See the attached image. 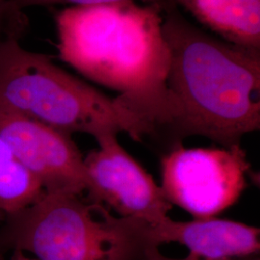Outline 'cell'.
<instances>
[{"mask_svg": "<svg viewBox=\"0 0 260 260\" xmlns=\"http://www.w3.org/2000/svg\"><path fill=\"white\" fill-rule=\"evenodd\" d=\"M57 50L67 65L119 92L121 103L151 134L170 131L175 107L167 87L170 50L162 0L70 6L54 17Z\"/></svg>", "mask_w": 260, "mask_h": 260, "instance_id": "1", "label": "cell"}, {"mask_svg": "<svg viewBox=\"0 0 260 260\" xmlns=\"http://www.w3.org/2000/svg\"><path fill=\"white\" fill-rule=\"evenodd\" d=\"M170 50L167 87L175 107L171 130L230 148L260 128V52L198 27L173 0H162Z\"/></svg>", "mask_w": 260, "mask_h": 260, "instance_id": "2", "label": "cell"}, {"mask_svg": "<svg viewBox=\"0 0 260 260\" xmlns=\"http://www.w3.org/2000/svg\"><path fill=\"white\" fill-rule=\"evenodd\" d=\"M0 102L70 135L85 133L98 140L122 132L136 141L151 135L118 96L102 93L49 56L28 50L17 38L0 44Z\"/></svg>", "mask_w": 260, "mask_h": 260, "instance_id": "3", "label": "cell"}, {"mask_svg": "<svg viewBox=\"0 0 260 260\" xmlns=\"http://www.w3.org/2000/svg\"><path fill=\"white\" fill-rule=\"evenodd\" d=\"M0 230V251L38 260H142L152 247L149 223L116 217L88 197L44 192L11 214Z\"/></svg>", "mask_w": 260, "mask_h": 260, "instance_id": "4", "label": "cell"}, {"mask_svg": "<svg viewBox=\"0 0 260 260\" xmlns=\"http://www.w3.org/2000/svg\"><path fill=\"white\" fill-rule=\"evenodd\" d=\"M251 172L241 144L222 149L178 145L161 159V188L172 205L195 219H209L239 200Z\"/></svg>", "mask_w": 260, "mask_h": 260, "instance_id": "5", "label": "cell"}, {"mask_svg": "<svg viewBox=\"0 0 260 260\" xmlns=\"http://www.w3.org/2000/svg\"><path fill=\"white\" fill-rule=\"evenodd\" d=\"M0 138L45 192L89 194L91 180L72 135L32 120L0 102Z\"/></svg>", "mask_w": 260, "mask_h": 260, "instance_id": "6", "label": "cell"}, {"mask_svg": "<svg viewBox=\"0 0 260 260\" xmlns=\"http://www.w3.org/2000/svg\"><path fill=\"white\" fill-rule=\"evenodd\" d=\"M96 142L99 149L84 157L92 186L88 198L111 208L119 217L150 225L169 217L173 205L152 176L122 148L118 135Z\"/></svg>", "mask_w": 260, "mask_h": 260, "instance_id": "7", "label": "cell"}, {"mask_svg": "<svg viewBox=\"0 0 260 260\" xmlns=\"http://www.w3.org/2000/svg\"><path fill=\"white\" fill-rule=\"evenodd\" d=\"M149 234L152 246L178 243L204 260H229L260 250L258 228L217 218L177 222L167 217L150 225Z\"/></svg>", "mask_w": 260, "mask_h": 260, "instance_id": "8", "label": "cell"}, {"mask_svg": "<svg viewBox=\"0 0 260 260\" xmlns=\"http://www.w3.org/2000/svg\"><path fill=\"white\" fill-rule=\"evenodd\" d=\"M222 40L260 52V0H173Z\"/></svg>", "mask_w": 260, "mask_h": 260, "instance_id": "9", "label": "cell"}, {"mask_svg": "<svg viewBox=\"0 0 260 260\" xmlns=\"http://www.w3.org/2000/svg\"><path fill=\"white\" fill-rule=\"evenodd\" d=\"M44 192L0 138V220L32 204Z\"/></svg>", "mask_w": 260, "mask_h": 260, "instance_id": "10", "label": "cell"}, {"mask_svg": "<svg viewBox=\"0 0 260 260\" xmlns=\"http://www.w3.org/2000/svg\"><path fill=\"white\" fill-rule=\"evenodd\" d=\"M27 26L24 12L16 9L10 0H0V44L10 38L20 40Z\"/></svg>", "mask_w": 260, "mask_h": 260, "instance_id": "11", "label": "cell"}, {"mask_svg": "<svg viewBox=\"0 0 260 260\" xmlns=\"http://www.w3.org/2000/svg\"><path fill=\"white\" fill-rule=\"evenodd\" d=\"M119 1H136L144 4L159 3L161 0H10L16 9L24 12L27 8L32 7H48L55 5H68L70 6H88L103 3H111Z\"/></svg>", "mask_w": 260, "mask_h": 260, "instance_id": "12", "label": "cell"}, {"mask_svg": "<svg viewBox=\"0 0 260 260\" xmlns=\"http://www.w3.org/2000/svg\"><path fill=\"white\" fill-rule=\"evenodd\" d=\"M142 260H204L202 258H200L199 256H197L195 254H192V253H189L186 257L183 258H171V257H168L163 255L160 251H159V247H155V246H152V247H149L148 248L145 252H144V255H143V258Z\"/></svg>", "mask_w": 260, "mask_h": 260, "instance_id": "13", "label": "cell"}, {"mask_svg": "<svg viewBox=\"0 0 260 260\" xmlns=\"http://www.w3.org/2000/svg\"><path fill=\"white\" fill-rule=\"evenodd\" d=\"M11 260H38L36 258H30L25 255L24 252L19 251H13V255Z\"/></svg>", "mask_w": 260, "mask_h": 260, "instance_id": "14", "label": "cell"}, {"mask_svg": "<svg viewBox=\"0 0 260 260\" xmlns=\"http://www.w3.org/2000/svg\"><path fill=\"white\" fill-rule=\"evenodd\" d=\"M0 260H5L4 259V252L2 251H0Z\"/></svg>", "mask_w": 260, "mask_h": 260, "instance_id": "15", "label": "cell"}]
</instances>
